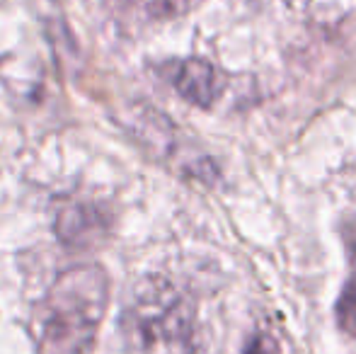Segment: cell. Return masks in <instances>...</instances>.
<instances>
[{"label":"cell","mask_w":356,"mask_h":354,"mask_svg":"<svg viewBox=\"0 0 356 354\" xmlns=\"http://www.w3.org/2000/svg\"><path fill=\"white\" fill-rule=\"evenodd\" d=\"M109 306V277L99 265L71 267L49 287L34 313L37 354H88Z\"/></svg>","instance_id":"obj_1"},{"label":"cell","mask_w":356,"mask_h":354,"mask_svg":"<svg viewBox=\"0 0 356 354\" xmlns=\"http://www.w3.org/2000/svg\"><path fill=\"white\" fill-rule=\"evenodd\" d=\"M122 325L138 354H197V311L165 277L134 287Z\"/></svg>","instance_id":"obj_2"},{"label":"cell","mask_w":356,"mask_h":354,"mask_svg":"<svg viewBox=\"0 0 356 354\" xmlns=\"http://www.w3.org/2000/svg\"><path fill=\"white\" fill-rule=\"evenodd\" d=\"M168 81L179 92V97L202 109H211L223 92V76L218 68L199 56L170 63Z\"/></svg>","instance_id":"obj_3"},{"label":"cell","mask_w":356,"mask_h":354,"mask_svg":"<svg viewBox=\"0 0 356 354\" xmlns=\"http://www.w3.org/2000/svg\"><path fill=\"white\" fill-rule=\"evenodd\" d=\"M58 236L63 243H71V246H83L88 241H95L102 231V221H99L97 211L83 204H75L71 209H63L61 216H58Z\"/></svg>","instance_id":"obj_4"},{"label":"cell","mask_w":356,"mask_h":354,"mask_svg":"<svg viewBox=\"0 0 356 354\" xmlns=\"http://www.w3.org/2000/svg\"><path fill=\"white\" fill-rule=\"evenodd\" d=\"M202 0H131V5L150 19H172L189 13Z\"/></svg>","instance_id":"obj_5"},{"label":"cell","mask_w":356,"mask_h":354,"mask_svg":"<svg viewBox=\"0 0 356 354\" xmlns=\"http://www.w3.org/2000/svg\"><path fill=\"white\" fill-rule=\"evenodd\" d=\"M337 321L344 332L356 337V279L344 287L337 301Z\"/></svg>","instance_id":"obj_6"},{"label":"cell","mask_w":356,"mask_h":354,"mask_svg":"<svg viewBox=\"0 0 356 354\" xmlns=\"http://www.w3.org/2000/svg\"><path fill=\"white\" fill-rule=\"evenodd\" d=\"M342 238H344V246H347V250H349V257H352L354 265H356V216H352L347 223H344Z\"/></svg>","instance_id":"obj_7"},{"label":"cell","mask_w":356,"mask_h":354,"mask_svg":"<svg viewBox=\"0 0 356 354\" xmlns=\"http://www.w3.org/2000/svg\"><path fill=\"white\" fill-rule=\"evenodd\" d=\"M245 354H279V350H277V345L269 340V337L259 335L257 340L250 342V347L245 350Z\"/></svg>","instance_id":"obj_8"},{"label":"cell","mask_w":356,"mask_h":354,"mask_svg":"<svg viewBox=\"0 0 356 354\" xmlns=\"http://www.w3.org/2000/svg\"><path fill=\"white\" fill-rule=\"evenodd\" d=\"M289 3H293V5H305L308 0H289Z\"/></svg>","instance_id":"obj_9"}]
</instances>
